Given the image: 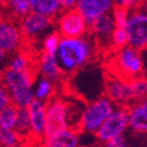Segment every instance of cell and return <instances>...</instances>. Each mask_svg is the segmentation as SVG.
<instances>
[{
  "mask_svg": "<svg viewBox=\"0 0 147 147\" xmlns=\"http://www.w3.org/2000/svg\"><path fill=\"white\" fill-rule=\"evenodd\" d=\"M42 144L47 147H82L81 131L78 128L68 127L46 136Z\"/></svg>",
  "mask_w": 147,
  "mask_h": 147,
  "instance_id": "cell-16",
  "label": "cell"
},
{
  "mask_svg": "<svg viewBox=\"0 0 147 147\" xmlns=\"http://www.w3.org/2000/svg\"><path fill=\"white\" fill-rule=\"evenodd\" d=\"M11 147H33V145L30 144L29 140H24V139H21L19 142L12 145Z\"/></svg>",
  "mask_w": 147,
  "mask_h": 147,
  "instance_id": "cell-33",
  "label": "cell"
},
{
  "mask_svg": "<svg viewBox=\"0 0 147 147\" xmlns=\"http://www.w3.org/2000/svg\"><path fill=\"white\" fill-rule=\"evenodd\" d=\"M85 103L78 100H67L63 97L54 96L46 103L47 126L46 136L53 134L68 127L78 128L80 118L75 117L76 110H82Z\"/></svg>",
  "mask_w": 147,
  "mask_h": 147,
  "instance_id": "cell-3",
  "label": "cell"
},
{
  "mask_svg": "<svg viewBox=\"0 0 147 147\" xmlns=\"http://www.w3.org/2000/svg\"><path fill=\"white\" fill-rule=\"evenodd\" d=\"M139 8H141V9L147 14V0H144L142 4L140 5V7H139Z\"/></svg>",
  "mask_w": 147,
  "mask_h": 147,
  "instance_id": "cell-34",
  "label": "cell"
},
{
  "mask_svg": "<svg viewBox=\"0 0 147 147\" xmlns=\"http://www.w3.org/2000/svg\"><path fill=\"white\" fill-rule=\"evenodd\" d=\"M55 91H56V88H55V82L40 76H36L34 85H33V92H34V99H39L42 100L45 103H47L48 100H50L55 95Z\"/></svg>",
  "mask_w": 147,
  "mask_h": 147,
  "instance_id": "cell-19",
  "label": "cell"
},
{
  "mask_svg": "<svg viewBox=\"0 0 147 147\" xmlns=\"http://www.w3.org/2000/svg\"><path fill=\"white\" fill-rule=\"evenodd\" d=\"M35 70L38 75L47 77L54 82L61 81L64 77V72L61 69L55 54L41 51L35 60Z\"/></svg>",
  "mask_w": 147,
  "mask_h": 147,
  "instance_id": "cell-15",
  "label": "cell"
},
{
  "mask_svg": "<svg viewBox=\"0 0 147 147\" xmlns=\"http://www.w3.org/2000/svg\"><path fill=\"white\" fill-rule=\"evenodd\" d=\"M144 51H145V53H146V54H147V49H145V50H144Z\"/></svg>",
  "mask_w": 147,
  "mask_h": 147,
  "instance_id": "cell-37",
  "label": "cell"
},
{
  "mask_svg": "<svg viewBox=\"0 0 147 147\" xmlns=\"http://www.w3.org/2000/svg\"><path fill=\"white\" fill-rule=\"evenodd\" d=\"M55 24L61 38H76L89 32L88 22L75 7L63 9L55 19Z\"/></svg>",
  "mask_w": 147,
  "mask_h": 147,
  "instance_id": "cell-10",
  "label": "cell"
},
{
  "mask_svg": "<svg viewBox=\"0 0 147 147\" xmlns=\"http://www.w3.org/2000/svg\"><path fill=\"white\" fill-rule=\"evenodd\" d=\"M35 67V60L30 54L25 51L24 49H20L12 55H9V60L7 68L13 69V70H24L28 68H34Z\"/></svg>",
  "mask_w": 147,
  "mask_h": 147,
  "instance_id": "cell-21",
  "label": "cell"
},
{
  "mask_svg": "<svg viewBox=\"0 0 147 147\" xmlns=\"http://www.w3.org/2000/svg\"><path fill=\"white\" fill-rule=\"evenodd\" d=\"M18 115V106L11 104L0 110V128L3 130H14Z\"/></svg>",
  "mask_w": 147,
  "mask_h": 147,
  "instance_id": "cell-23",
  "label": "cell"
},
{
  "mask_svg": "<svg viewBox=\"0 0 147 147\" xmlns=\"http://www.w3.org/2000/svg\"><path fill=\"white\" fill-rule=\"evenodd\" d=\"M117 104L107 96H99L86 103L81 113L78 130L81 133L96 134L98 128L116 109Z\"/></svg>",
  "mask_w": 147,
  "mask_h": 147,
  "instance_id": "cell-5",
  "label": "cell"
},
{
  "mask_svg": "<svg viewBox=\"0 0 147 147\" xmlns=\"http://www.w3.org/2000/svg\"><path fill=\"white\" fill-rule=\"evenodd\" d=\"M36 76L38 72L35 67L24 70L6 68L0 74V82L9 91L12 104L18 107H28V105L34 100L33 85Z\"/></svg>",
  "mask_w": 147,
  "mask_h": 147,
  "instance_id": "cell-4",
  "label": "cell"
},
{
  "mask_svg": "<svg viewBox=\"0 0 147 147\" xmlns=\"http://www.w3.org/2000/svg\"><path fill=\"white\" fill-rule=\"evenodd\" d=\"M128 45V35L125 27H115L111 35V49H120Z\"/></svg>",
  "mask_w": 147,
  "mask_h": 147,
  "instance_id": "cell-25",
  "label": "cell"
},
{
  "mask_svg": "<svg viewBox=\"0 0 147 147\" xmlns=\"http://www.w3.org/2000/svg\"><path fill=\"white\" fill-rule=\"evenodd\" d=\"M32 12L29 0H5L4 14L19 21L21 18Z\"/></svg>",
  "mask_w": 147,
  "mask_h": 147,
  "instance_id": "cell-20",
  "label": "cell"
},
{
  "mask_svg": "<svg viewBox=\"0 0 147 147\" xmlns=\"http://www.w3.org/2000/svg\"><path fill=\"white\" fill-rule=\"evenodd\" d=\"M32 12L46 15L51 19H56L64 9L60 0H29Z\"/></svg>",
  "mask_w": 147,
  "mask_h": 147,
  "instance_id": "cell-18",
  "label": "cell"
},
{
  "mask_svg": "<svg viewBox=\"0 0 147 147\" xmlns=\"http://www.w3.org/2000/svg\"><path fill=\"white\" fill-rule=\"evenodd\" d=\"M12 104V98L7 88L0 82V110L5 109L6 106Z\"/></svg>",
  "mask_w": 147,
  "mask_h": 147,
  "instance_id": "cell-28",
  "label": "cell"
},
{
  "mask_svg": "<svg viewBox=\"0 0 147 147\" xmlns=\"http://www.w3.org/2000/svg\"><path fill=\"white\" fill-rule=\"evenodd\" d=\"M60 1H61V4H62L64 9L75 7V4H76V0H60Z\"/></svg>",
  "mask_w": 147,
  "mask_h": 147,
  "instance_id": "cell-32",
  "label": "cell"
},
{
  "mask_svg": "<svg viewBox=\"0 0 147 147\" xmlns=\"http://www.w3.org/2000/svg\"><path fill=\"white\" fill-rule=\"evenodd\" d=\"M128 46L138 50L147 49V14L141 8L130 9L126 22Z\"/></svg>",
  "mask_w": 147,
  "mask_h": 147,
  "instance_id": "cell-11",
  "label": "cell"
},
{
  "mask_svg": "<svg viewBox=\"0 0 147 147\" xmlns=\"http://www.w3.org/2000/svg\"><path fill=\"white\" fill-rule=\"evenodd\" d=\"M20 140L21 137L18 134L15 130H3V128H0V146L11 147Z\"/></svg>",
  "mask_w": 147,
  "mask_h": 147,
  "instance_id": "cell-26",
  "label": "cell"
},
{
  "mask_svg": "<svg viewBox=\"0 0 147 147\" xmlns=\"http://www.w3.org/2000/svg\"><path fill=\"white\" fill-rule=\"evenodd\" d=\"M103 147H132L125 139V136L113 138L103 144Z\"/></svg>",
  "mask_w": 147,
  "mask_h": 147,
  "instance_id": "cell-30",
  "label": "cell"
},
{
  "mask_svg": "<svg viewBox=\"0 0 147 147\" xmlns=\"http://www.w3.org/2000/svg\"><path fill=\"white\" fill-rule=\"evenodd\" d=\"M146 147H147V146H146Z\"/></svg>",
  "mask_w": 147,
  "mask_h": 147,
  "instance_id": "cell-39",
  "label": "cell"
},
{
  "mask_svg": "<svg viewBox=\"0 0 147 147\" xmlns=\"http://www.w3.org/2000/svg\"><path fill=\"white\" fill-rule=\"evenodd\" d=\"M115 20L112 12L100 15L89 25V33L95 39L97 47L103 49H111V35L115 29Z\"/></svg>",
  "mask_w": 147,
  "mask_h": 147,
  "instance_id": "cell-12",
  "label": "cell"
},
{
  "mask_svg": "<svg viewBox=\"0 0 147 147\" xmlns=\"http://www.w3.org/2000/svg\"><path fill=\"white\" fill-rule=\"evenodd\" d=\"M28 112L30 119V136L35 144H40L46 137L47 113L46 103L39 99H34L28 105Z\"/></svg>",
  "mask_w": 147,
  "mask_h": 147,
  "instance_id": "cell-13",
  "label": "cell"
},
{
  "mask_svg": "<svg viewBox=\"0 0 147 147\" xmlns=\"http://www.w3.org/2000/svg\"><path fill=\"white\" fill-rule=\"evenodd\" d=\"M36 147H47L45 144H42V142H40L39 145H36Z\"/></svg>",
  "mask_w": 147,
  "mask_h": 147,
  "instance_id": "cell-35",
  "label": "cell"
},
{
  "mask_svg": "<svg viewBox=\"0 0 147 147\" xmlns=\"http://www.w3.org/2000/svg\"><path fill=\"white\" fill-rule=\"evenodd\" d=\"M144 0H113L115 6L119 7H125L127 9H134L140 7Z\"/></svg>",
  "mask_w": 147,
  "mask_h": 147,
  "instance_id": "cell-29",
  "label": "cell"
},
{
  "mask_svg": "<svg viewBox=\"0 0 147 147\" xmlns=\"http://www.w3.org/2000/svg\"><path fill=\"white\" fill-rule=\"evenodd\" d=\"M104 92L117 105L130 106L147 97V76L125 78L112 74L105 80Z\"/></svg>",
  "mask_w": 147,
  "mask_h": 147,
  "instance_id": "cell-2",
  "label": "cell"
},
{
  "mask_svg": "<svg viewBox=\"0 0 147 147\" xmlns=\"http://www.w3.org/2000/svg\"><path fill=\"white\" fill-rule=\"evenodd\" d=\"M75 8L90 25L100 15L112 12L115 3L113 0H76Z\"/></svg>",
  "mask_w": 147,
  "mask_h": 147,
  "instance_id": "cell-14",
  "label": "cell"
},
{
  "mask_svg": "<svg viewBox=\"0 0 147 147\" xmlns=\"http://www.w3.org/2000/svg\"><path fill=\"white\" fill-rule=\"evenodd\" d=\"M0 14H4V7L0 5Z\"/></svg>",
  "mask_w": 147,
  "mask_h": 147,
  "instance_id": "cell-36",
  "label": "cell"
},
{
  "mask_svg": "<svg viewBox=\"0 0 147 147\" xmlns=\"http://www.w3.org/2000/svg\"><path fill=\"white\" fill-rule=\"evenodd\" d=\"M14 130L24 140H32L30 136V119L27 107H18V115Z\"/></svg>",
  "mask_w": 147,
  "mask_h": 147,
  "instance_id": "cell-22",
  "label": "cell"
},
{
  "mask_svg": "<svg viewBox=\"0 0 147 147\" xmlns=\"http://www.w3.org/2000/svg\"><path fill=\"white\" fill-rule=\"evenodd\" d=\"M130 130L136 134H147V97L127 106Z\"/></svg>",
  "mask_w": 147,
  "mask_h": 147,
  "instance_id": "cell-17",
  "label": "cell"
},
{
  "mask_svg": "<svg viewBox=\"0 0 147 147\" xmlns=\"http://www.w3.org/2000/svg\"><path fill=\"white\" fill-rule=\"evenodd\" d=\"M25 42L19 21L7 14H0V48L12 55L22 49Z\"/></svg>",
  "mask_w": 147,
  "mask_h": 147,
  "instance_id": "cell-9",
  "label": "cell"
},
{
  "mask_svg": "<svg viewBox=\"0 0 147 147\" xmlns=\"http://www.w3.org/2000/svg\"><path fill=\"white\" fill-rule=\"evenodd\" d=\"M54 19L35 12L28 13L19 20V27L26 42L42 40L46 34L54 30Z\"/></svg>",
  "mask_w": 147,
  "mask_h": 147,
  "instance_id": "cell-8",
  "label": "cell"
},
{
  "mask_svg": "<svg viewBox=\"0 0 147 147\" xmlns=\"http://www.w3.org/2000/svg\"><path fill=\"white\" fill-rule=\"evenodd\" d=\"M128 14H130V9H127L125 7L115 6V8L112 9V15H113L116 27H125L126 26Z\"/></svg>",
  "mask_w": 147,
  "mask_h": 147,
  "instance_id": "cell-27",
  "label": "cell"
},
{
  "mask_svg": "<svg viewBox=\"0 0 147 147\" xmlns=\"http://www.w3.org/2000/svg\"><path fill=\"white\" fill-rule=\"evenodd\" d=\"M97 43L89 32L76 38H61L56 59L64 75L75 74L94 59Z\"/></svg>",
  "mask_w": 147,
  "mask_h": 147,
  "instance_id": "cell-1",
  "label": "cell"
},
{
  "mask_svg": "<svg viewBox=\"0 0 147 147\" xmlns=\"http://www.w3.org/2000/svg\"><path fill=\"white\" fill-rule=\"evenodd\" d=\"M8 60H9V54H7L5 50L0 48V74L7 68Z\"/></svg>",
  "mask_w": 147,
  "mask_h": 147,
  "instance_id": "cell-31",
  "label": "cell"
},
{
  "mask_svg": "<svg viewBox=\"0 0 147 147\" xmlns=\"http://www.w3.org/2000/svg\"><path fill=\"white\" fill-rule=\"evenodd\" d=\"M112 74L125 78H136L145 76L144 57L141 50H138L131 46H125L120 49L113 50L111 59Z\"/></svg>",
  "mask_w": 147,
  "mask_h": 147,
  "instance_id": "cell-6",
  "label": "cell"
},
{
  "mask_svg": "<svg viewBox=\"0 0 147 147\" xmlns=\"http://www.w3.org/2000/svg\"><path fill=\"white\" fill-rule=\"evenodd\" d=\"M0 147H3V146H0Z\"/></svg>",
  "mask_w": 147,
  "mask_h": 147,
  "instance_id": "cell-38",
  "label": "cell"
},
{
  "mask_svg": "<svg viewBox=\"0 0 147 147\" xmlns=\"http://www.w3.org/2000/svg\"><path fill=\"white\" fill-rule=\"evenodd\" d=\"M61 41V35L57 30H51L48 34H46L41 40V51L48 53V54H55L56 55L59 45Z\"/></svg>",
  "mask_w": 147,
  "mask_h": 147,
  "instance_id": "cell-24",
  "label": "cell"
},
{
  "mask_svg": "<svg viewBox=\"0 0 147 147\" xmlns=\"http://www.w3.org/2000/svg\"><path fill=\"white\" fill-rule=\"evenodd\" d=\"M127 131H130V119H128L127 106L117 105L102 126L96 132V139L104 144L117 137L125 136Z\"/></svg>",
  "mask_w": 147,
  "mask_h": 147,
  "instance_id": "cell-7",
  "label": "cell"
}]
</instances>
